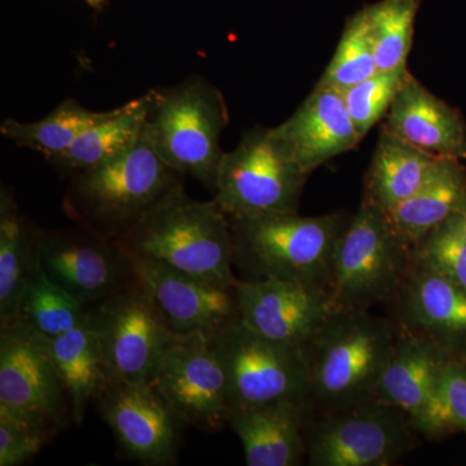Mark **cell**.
Segmentation results:
<instances>
[{
    "label": "cell",
    "instance_id": "cell-1",
    "mask_svg": "<svg viewBox=\"0 0 466 466\" xmlns=\"http://www.w3.org/2000/svg\"><path fill=\"white\" fill-rule=\"evenodd\" d=\"M134 256L156 260L222 287L236 288L229 218L216 201L189 198L184 183L116 240Z\"/></svg>",
    "mask_w": 466,
    "mask_h": 466
},
{
    "label": "cell",
    "instance_id": "cell-2",
    "mask_svg": "<svg viewBox=\"0 0 466 466\" xmlns=\"http://www.w3.org/2000/svg\"><path fill=\"white\" fill-rule=\"evenodd\" d=\"M184 177L158 155L144 127L124 155L70 175L63 210L73 222L119 240Z\"/></svg>",
    "mask_w": 466,
    "mask_h": 466
},
{
    "label": "cell",
    "instance_id": "cell-3",
    "mask_svg": "<svg viewBox=\"0 0 466 466\" xmlns=\"http://www.w3.org/2000/svg\"><path fill=\"white\" fill-rule=\"evenodd\" d=\"M233 266L247 280L329 283L337 241L348 223L341 214L302 217L299 211L229 218Z\"/></svg>",
    "mask_w": 466,
    "mask_h": 466
},
{
    "label": "cell",
    "instance_id": "cell-4",
    "mask_svg": "<svg viewBox=\"0 0 466 466\" xmlns=\"http://www.w3.org/2000/svg\"><path fill=\"white\" fill-rule=\"evenodd\" d=\"M148 94L146 133L158 155L214 192L226 153L220 139L229 119L222 92L204 76L192 75Z\"/></svg>",
    "mask_w": 466,
    "mask_h": 466
},
{
    "label": "cell",
    "instance_id": "cell-5",
    "mask_svg": "<svg viewBox=\"0 0 466 466\" xmlns=\"http://www.w3.org/2000/svg\"><path fill=\"white\" fill-rule=\"evenodd\" d=\"M395 341L385 320L364 311L336 312L306 349L309 391L339 407L372 400Z\"/></svg>",
    "mask_w": 466,
    "mask_h": 466
},
{
    "label": "cell",
    "instance_id": "cell-6",
    "mask_svg": "<svg viewBox=\"0 0 466 466\" xmlns=\"http://www.w3.org/2000/svg\"><path fill=\"white\" fill-rule=\"evenodd\" d=\"M308 177L275 127L250 128L223 156L213 200L228 218L299 211Z\"/></svg>",
    "mask_w": 466,
    "mask_h": 466
},
{
    "label": "cell",
    "instance_id": "cell-7",
    "mask_svg": "<svg viewBox=\"0 0 466 466\" xmlns=\"http://www.w3.org/2000/svg\"><path fill=\"white\" fill-rule=\"evenodd\" d=\"M410 249L386 211L364 200L334 249L328 283L334 309L364 311L388 296L406 271Z\"/></svg>",
    "mask_w": 466,
    "mask_h": 466
},
{
    "label": "cell",
    "instance_id": "cell-8",
    "mask_svg": "<svg viewBox=\"0 0 466 466\" xmlns=\"http://www.w3.org/2000/svg\"><path fill=\"white\" fill-rule=\"evenodd\" d=\"M211 343L226 370L231 410L281 401L303 403L308 397L305 349L267 339L240 318L214 333Z\"/></svg>",
    "mask_w": 466,
    "mask_h": 466
},
{
    "label": "cell",
    "instance_id": "cell-9",
    "mask_svg": "<svg viewBox=\"0 0 466 466\" xmlns=\"http://www.w3.org/2000/svg\"><path fill=\"white\" fill-rule=\"evenodd\" d=\"M109 380L153 383L179 334L171 329L139 281L88 309Z\"/></svg>",
    "mask_w": 466,
    "mask_h": 466
},
{
    "label": "cell",
    "instance_id": "cell-10",
    "mask_svg": "<svg viewBox=\"0 0 466 466\" xmlns=\"http://www.w3.org/2000/svg\"><path fill=\"white\" fill-rule=\"evenodd\" d=\"M34 257L52 283L87 309L137 281L122 245L79 223L60 229L36 227Z\"/></svg>",
    "mask_w": 466,
    "mask_h": 466
},
{
    "label": "cell",
    "instance_id": "cell-11",
    "mask_svg": "<svg viewBox=\"0 0 466 466\" xmlns=\"http://www.w3.org/2000/svg\"><path fill=\"white\" fill-rule=\"evenodd\" d=\"M0 410L54 437L73 422L50 341L18 319L0 329Z\"/></svg>",
    "mask_w": 466,
    "mask_h": 466
},
{
    "label": "cell",
    "instance_id": "cell-12",
    "mask_svg": "<svg viewBox=\"0 0 466 466\" xmlns=\"http://www.w3.org/2000/svg\"><path fill=\"white\" fill-rule=\"evenodd\" d=\"M187 426L217 431L228 422V381L207 334H179L152 383Z\"/></svg>",
    "mask_w": 466,
    "mask_h": 466
},
{
    "label": "cell",
    "instance_id": "cell-13",
    "mask_svg": "<svg viewBox=\"0 0 466 466\" xmlns=\"http://www.w3.org/2000/svg\"><path fill=\"white\" fill-rule=\"evenodd\" d=\"M96 406L126 458L148 466L177 462L187 425L152 383L109 380Z\"/></svg>",
    "mask_w": 466,
    "mask_h": 466
},
{
    "label": "cell",
    "instance_id": "cell-14",
    "mask_svg": "<svg viewBox=\"0 0 466 466\" xmlns=\"http://www.w3.org/2000/svg\"><path fill=\"white\" fill-rule=\"evenodd\" d=\"M319 428L308 444L314 466H383L400 458L410 441L403 412L367 400L342 406Z\"/></svg>",
    "mask_w": 466,
    "mask_h": 466
},
{
    "label": "cell",
    "instance_id": "cell-15",
    "mask_svg": "<svg viewBox=\"0 0 466 466\" xmlns=\"http://www.w3.org/2000/svg\"><path fill=\"white\" fill-rule=\"evenodd\" d=\"M238 305L250 329L305 350L337 312L324 287L276 279L240 280Z\"/></svg>",
    "mask_w": 466,
    "mask_h": 466
},
{
    "label": "cell",
    "instance_id": "cell-16",
    "mask_svg": "<svg viewBox=\"0 0 466 466\" xmlns=\"http://www.w3.org/2000/svg\"><path fill=\"white\" fill-rule=\"evenodd\" d=\"M137 280L177 334L213 336L238 318V287L228 288L128 253Z\"/></svg>",
    "mask_w": 466,
    "mask_h": 466
},
{
    "label": "cell",
    "instance_id": "cell-17",
    "mask_svg": "<svg viewBox=\"0 0 466 466\" xmlns=\"http://www.w3.org/2000/svg\"><path fill=\"white\" fill-rule=\"evenodd\" d=\"M381 131L434 158H466L464 116L413 76L392 103Z\"/></svg>",
    "mask_w": 466,
    "mask_h": 466
},
{
    "label": "cell",
    "instance_id": "cell-18",
    "mask_svg": "<svg viewBox=\"0 0 466 466\" xmlns=\"http://www.w3.org/2000/svg\"><path fill=\"white\" fill-rule=\"evenodd\" d=\"M275 128L309 175L363 140L342 92L318 85L299 108Z\"/></svg>",
    "mask_w": 466,
    "mask_h": 466
},
{
    "label": "cell",
    "instance_id": "cell-19",
    "mask_svg": "<svg viewBox=\"0 0 466 466\" xmlns=\"http://www.w3.org/2000/svg\"><path fill=\"white\" fill-rule=\"evenodd\" d=\"M228 424L241 441L248 466H297L308 453L302 403L281 401L233 410Z\"/></svg>",
    "mask_w": 466,
    "mask_h": 466
},
{
    "label": "cell",
    "instance_id": "cell-20",
    "mask_svg": "<svg viewBox=\"0 0 466 466\" xmlns=\"http://www.w3.org/2000/svg\"><path fill=\"white\" fill-rule=\"evenodd\" d=\"M446 360L440 346L422 334L397 339L373 398L400 410L412 424L431 397Z\"/></svg>",
    "mask_w": 466,
    "mask_h": 466
},
{
    "label": "cell",
    "instance_id": "cell-21",
    "mask_svg": "<svg viewBox=\"0 0 466 466\" xmlns=\"http://www.w3.org/2000/svg\"><path fill=\"white\" fill-rule=\"evenodd\" d=\"M385 211L403 241L419 247L438 226L466 211V170L461 161L440 159L415 195Z\"/></svg>",
    "mask_w": 466,
    "mask_h": 466
},
{
    "label": "cell",
    "instance_id": "cell-22",
    "mask_svg": "<svg viewBox=\"0 0 466 466\" xmlns=\"http://www.w3.org/2000/svg\"><path fill=\"white\" fill-rule=\"evenodd\" d=\"M149 108V94L109 110L108 115L86 130L66 152L46 159L58 173L70 175L90 170L124 155L142 139Z\"/></svg>",
    "mask_w": 466,
    "mask_h": 466
},
{
    "label": "cell",
    "instance_id": "cell-23",
    "mask_svg": "<svg viewBox=\"0 0 466 466\" xmlns=\"http://www.w3.org/2000/svg\"><path fill=\"white\" fill-rule=\"evenodd\" d=\"M36 226L21 214L15 193L0 191V329L14 323L35 267Z\"/></svg>",
    "mask_w": 466,
    "mask_h": 466
},
{
    "label": "cell",
    "instance_id": "cell-24",
    "mask_svg": "<svg viewBox=\"0 0 466 466\" xmlns=\"http://www.w3.org/2000/svg\"><path fill=\"white\" fill-rule=\"evenodd\" d=\"M50 348L72 408L73 422L81 425L88 407L96 404L109 381L99 342L86 321L52 339Z\"/></svg>",
    "mask_w": 466,
    "mask_h": 466
},
{
    "label": "cell",
    "instance_id": "cell-25",
    "mask_svg": "<svg viewBox=\"0 0 466 466\" xmlns=\"http://www.w3.org/2000/svg\"><path fill=\"white\" fill-rule=\"evenodd\" d=\"M406 287L408 319L421 334L466 336V291L417 256Z\"/></svg>",
    "mask_w": 466,
    "mask_h": 466
},
{
    "label": "cell",
    "instance_id": "cell-26",
    "mask_svg": "<svg viewBox=\"0 0 466 466\" xmlns=\"http://www.w3.org/2000/svg\"><path fill=\"white\" fill-rule=\"evenodd\" d=\"M440 158L381 131L367 175V198L383 208L397 207L415 195L437 167Z\"/></svg>",
    "mask_w": 466,
    "mask_h": 466
},
{
    "label": "cell",
    "instance_id": "cell-27",
    "mask_svg": "<svg viewBox=\"0 0 466 466\" xmlns=\"http://www.w3.org/2000/svg\"><path fill=\"white\" fill-rule=\"evenodd\" d=\"M108 113L109 110L94 112L75 99H66L39 121L5 119L0 133L20 148L35 150L48 159L69 149L86 130Z\"/></svg>",
    "mask_w": 466,
    "mask_h": 466
},
{
    "label": "cell",
    "instance_id": "cell-28",
    "mask_svg": "<svg viewBox=\"0 0 466 466\" xmlns=\"http://www.w3.org/2000/svg\"><path fill=\"white\" fill-rule=\"evenodd\" d=\"M88 309L81 300L52 283L35 263L21 300L18 320L52 341L85 324Z\"/></svg>",
    "mask_w": 466,
    "mask_h": 466
},
{
    "label": "cell",
    "instance_id": "cell-29",
    "mask_svg": "<svg viewBox=\"0 0 466 466\" xmlns=\"http://www.w3.org/2000/svg\"><path fill=\"white\" fill-rule=\"evenodd\" d=\"M421 0H380L364 7L379 72L407 66Z\"/></svg>",
    "mask_w": 466,
    "mask_h": 466
},
{
    "label": "cell",
    "instance_id": "cell-30",
    "mask_svg": "<svg viewBox=\"0 0 466 466\" xmlns=\"http://www.w3.org/2000/svg\"><path fill=\"white\" fill-rule=\"evenodd\" d=\"M377 72L375 50L363 8L346 23L337 50L318 86L343 92Z\"/></svg>",
    "mask_w": 466,
    "mask_h": 466
},
{
    "label": "cell",
    "instance_id": "cell-31",
    "mask_svg": "<svg viewBox=\"0 0 466 466\" xmlns=\"http://www.w3.org/2000/svg\"><path fill=\"white\" fill-rule=\"evenodd\" d=\"M412 425L429 435L466 431V366L447 358L431 397Z\"/></svg>",
    "mask_w": 466,
    "mask_h": 466
},
{
    "label": "cell",
    "instance_id": "cell-32",
    "mask_svg": "<svg viewBox=\"0 0 466 466\" xmlns=\"http://www.w3.org/2000/svg\"><path fill=\"white\" fill-rule=\"evenodd\" d=\"M407 66L386 72H377L366 81L343 91V99L350 116L361 137L372 130L385 116L397 99L403 86L410 81Z\"/></svg>",
    "mask_w": 466,
    "mask_h": 466
},
{
    "label": "cell",
    "instance_id": "cell-33",
    "mask_svg": "<svg viewBox=\"0 0 466 466\" xmlns=\"http://www.w3.org/2000/svg\"><path fill=\"white\" fill-rule=\"evenodd\" d=\"M464 213L455 214L420 242L417 256L466 291Z\"/></svg>",
    "mask_w": 466,
    "mask_h": 466
},
{
    "label": "cell",
    "instance_id": "cell-34",
    "mask_svg": "<svg viewBox=\"0 0 466 466\" xmlns=\"http://www.w3.org/2000/svg\"><path fill=\"white\" fill-rule=\"evenodd\" d=\"M52 438L45 429L0 410V466L26 464Z\"/></svg>",
    "mask_w": 466,
    "mask_h": 466
},
{
    "label": "cell",
    "instance_id": "cell-35",
    "mask_svg": "<svg viewBox=\"0 0 466 466\" xmlns=\"http://www.w3.org/2000/svg\"><path fill=\"white\" fill-rule=\"evenodd\" d=\"M86 3L91 5V7L99 8L106 0H85Z\"/></svg>",
    "mask_w": 466,
    "mask_h": 466
},
{
    "label": "cell",
    "instance_id": "cell-36",
    "mask_svg": "<svg viewBox=\"0 0 466 466\" xmlns=\"http://www.w3.org/2000/svg\"><path fill=\"white\" fill-rule=\"evenodd\" d=\"M464 231H465V235H466V211L464 213Z\"/></svg>",
    "mask_w": 466,
    "mask_h": 466
}]
</instances>
